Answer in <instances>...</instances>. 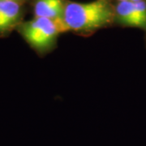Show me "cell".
Instances as JSON below:
<instances>
[{
  "label": "cell",
  "mask_w": 146,
  "mask_h": 146,
  "mask_svg": "<svg viewBox=\"0 0 146 146\" xmlns=\"http://www.w3.org/2000/svg\"><path fill=\"white\" fill-rule=\"evenodd\" d=\"M13 1H16V2H19V3H23V2H24L25 0H13Z\"/></svg>",
  "instance_id": "8992f818"
},
{
  "label": "cell",
  "mask_w": 146,
  "mask_h": 146,
  "mask_svg": "<svg viewBox=\"0 0 146 146\" xmlns=\"http://www.w3.org/2000/svg\"><path fill=\"white\" fill-rule=\"evenodd\" d=\"M115 18L110 0H95L90 3H68L63 19L68 30L91 32L108 25Z\"/></svg>",
  "instance_id": "6da1fadb"
},
{
  "label": "cell",
  "mask_w": 146,
  "mask_h": 146,
  "mask_svg": "<svg viewBox=\"0 0 146 146\" xmlns=\"http://www.w3.org/2000/svg\"><path fill=\"white\" fill-rule=\"evenodd\" d=\"M119 2H123V1H130V0H118Z\"/></svg>",
  "instance_id": "ba28073f"
},
{
  "label": "cell",
  "mask_w": 146,
  "mask_h": 146,
  "mask_svg": "<svg viewBox=\"0 0 146 146\" xmlns=\"http://www.w3.org/2000/svg\"><path fill=\"white\" fill-rule=\"evenodd\" d=\"M115 12L117 21L122 25L140 29V22L133 2H119L115 7Z\"/></svg>",
  "instance_id": "5b68a950"
},
{
  "label": "cell",
  "mask_w": 146,
  "mask_h": 146,
  "mask_svg": "<svg viewBox=\"0 0 146 146\" xmlns=\"http://www.w3.org/2000/svg\"><path fill=\"white\" fill-rule=\"evenodd\" d=\"M65 5L63 0H36L34 15L35 17L63 19Z\"/></svg>",
  "instance_id": "277c9868"
},
{
  "label": "cell",
  "mask_w": 146,
  "mask_h": 146,
  "mask_svg": "<svg viewBox=\"0 0 146 146\" xmlns=\"http://www.w3.org/2000/svg\"><path fill=\"white\" fill-rule=\"evenodd\" d=\"M22 3L13 0H0V36H4L19 25Z\"/></svg>",
  "instance_id": "3957f363"
},
{
  "label": "cell",
  "mask_w": 146,
  "mask_h": 146,
  "mask_svg": "<svg viewBox=\"0 0 146 146\" xmlns=\"http://www.w3.org/2000/svg\"><path fill=\"white\" fill-rule=\"evenodd\" d=\"M69 31L63 19L35 17L20 25L23 37L32 47L43 50L50 46L58 34Z\"/></svg>",
  "instance_id": "7a4b0ae2"
},
{
  "label": "cell",
  "mask_w": 146,
  "mask_h": 146,
  "mask_svg": "<svg viewBox=\"0 0 146 146\" xmlns=\"http://www.w3.org/2000/svg\"><path fill=\"white\" fill-rule=\"evenodd\" d=\"M131 2H138V1H142V0H130Z\"/></svg>",
  "instance_id": "52a82bcc"
}]
</instances>
